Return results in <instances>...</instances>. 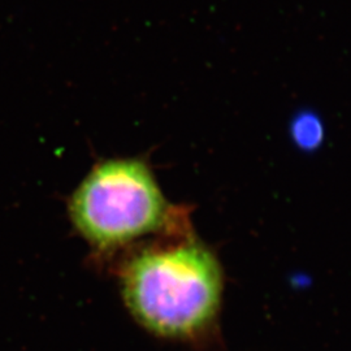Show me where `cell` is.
<instances>
[{"label": "cell", "mask_w": 351, "mask_h": 351, "mask_svg": "<svg viewBox=\"0 0 351 351\" xmlns=\"http://www.w3.org/2000/svg\"><path fill=\"white\" fill-rule=\"evenodd\" d=\"M293 136L295 138V142L302 147L314 149L322 141L323 129L315 116L310 113H304L297 117V120L294 121Z\"/></svg>", "instance_id": "3"}, {"label": "cell", "mask_w": 351, "mask_h": 351, "mask_svg": "<svg viewBox=\"0 0 351 351\" xmlns=\"http://www.w3.org/2000/svg\"><path fill=\"white\" fill-rule=\"evenodd\" d=\"M121 293L142 328L162 339H201L216 323L224 272L211 249L195 239L151 247L124 265Z\"/></svg>", "instance_id": "1"}, {"label": "cell", "mask_w": 351, "mask_h": 351, "mask_svg": "<svg viewBox=\"0 0 351 351\" xmlns=\"http://www.w3.org/2000/svg\"><path fill=\"white\" fill-rule=\"evenodd\" d=\"M69 216L80 236L101 252L173 226L171 206L149 165L139 159L97 164L75 189Z\"/></svg>", "instance_id": "2"}]
</instances>
